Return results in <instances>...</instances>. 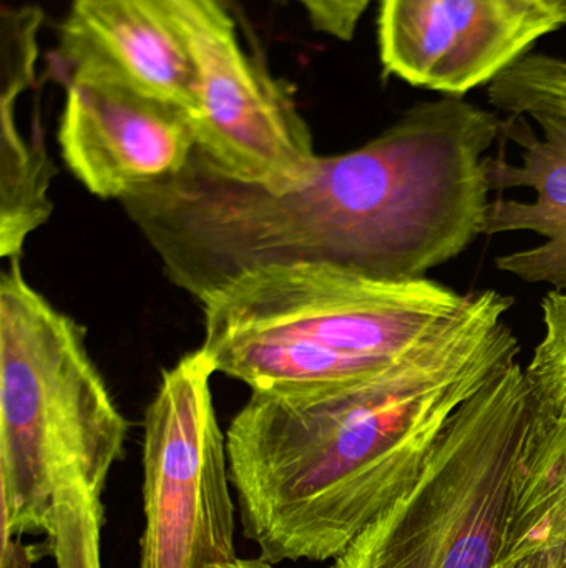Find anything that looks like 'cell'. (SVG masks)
<instances>
[{
	"label": "cell",
	"instance_id": "obj_1",
	"mask_svg": "<svg viewBox=\"0 0 566 568\" xmlns=\"http://www.w3.org/2000/svg\"><path fill=\"white\" fill-rule=\"evenodd\" d=\"M521 349L464 369L251 390L226 433L243 534L271 564L341 556L421 476L459 407Z\"/></svg>",
	"mask_w": 566,
	"mask_h": 568
},
{
	"label": "cell",
	"instance_id": "obj_2",
	"mask_svg": "<svg viewBox=\"0 0 566 568\" xmlns=\"http://www.w3.org/2000/svg\"><path fill=\"white\" fill-rule=\"evenodd\" d=\"M199 349L251 390L444 374L521 346L495 290L389 282L325 265L239 275L205 303Z\"/></svg>",
	"mask_w": 566,
	"mask_h": 568
},
{
	"label": "cell",
	"instance_id": "obj_3",
	"mask_svg": "<svg viewBox=\"0 0 566 568\" xmlns=\"http://www.w3.org/2000/svg\"><path fill=\"white\" fill-rule=\"evenodd\" d=\"M128 423L85 329L9 260L0 278L2 547L45 537L55 568H103V493Z\"/></svg>",
	"mask_w": 566,
	"mask_h": 568
},
{
	"label": "cell",
	"instance_id": "obj_4",
	"mask_svg": "<svg viewBox=\"0 0 566 568\" xmlns=\"http://www.w3.org/2000/svg\"><path fill=\"white\" fill-rule=\"evenodd\" d=\"M527 420V373L515 359L459 407L414 486L332 568H494Z\"/></svg>",
	"mask_w": 566,
	"mask_h": 568
},
{
	"label": "cell",
	"instance_id": "obj_5",
	"mask_svg": "<svg viewBox=\"0 0 566 568\" xmlns=\"http://www.w3.org/2000/svg\"><path fill=\"white\" fill-rule=\"evenodd\" d=\"M202 349L163 373L145 413L140 568H205L235 559L226 436Z\"/></svg>",
	"mask_w": 566,
	"mask_h": 568
},
{
	"label": "cell",
	"instance_id": "obj_6",
	"mask_svg": "<svg viewBox=\"0 0 566 568\" xmlns=\"http://www.w3.org/2000/svg\"><path fill=\"white\" fill-rule=\"evenodd\" d=\"M196 72V152L223 175L282 186L318 153L291 92L243 49L223 0H168Z\"/></svg>",
	"mask_w": 566,
	"mask_h": 568
},
{
	"label": "cell",
	"instance_id": "obj_7",
	"mask_svg": "<svg viewBox=\"0 0 566 568\" xmlns=\"http://www.w3.org/2000/svg\"><path fill=\"white\" fill-rule=\"evenodd\" d=\"M558 29L554 17L525 0H381L379 55L388 75L465 97Z\"/></svg>",
	"mask_w": 566,
	"mask_h": 568
},
{
	"label": "cell",
	"instance_id": "obj_8",
	"mask_svg": "<svg viewBox=\"0 0 566 568\" xmlns=\"http://www.w3.org/2000/svg\"><path fill=\"white\" fill-rule=\"evenodd\" d=\"M63 162L92 195L125 200L179 175L196 150L186 110L102 77L66 79Z\"/></svg>",
	"mask_w": 566,
	"mask_h": 568
},
{
	"label": "cell",
	"instance_id": "obj_9",
	"mask_svg": "<svg viewBox=\"0 0 566 568\" xmlns=\"http://www.w3.org/2000/svg\"><path fill=\"white\" fill-rule=\"evenodd\" d=\"M56 59L65 80H115L195 115V67L168 0H72Z\"/></svg>",
	"mask_w": 566,
	"mask_h": 568
},
{
	"label": "cell",
	"instance_id": "obj_10",
	"mask_svg": "<svg viewBox=\"0 0 566 568\" xmlns=\"http://www.w3.org/2000/svg\"><path fill=\"white\" fill-rule=\"evenodd\" d=\"M502 132L517 143L518 162L501 153L485 159V175L492 192L527 189L532 200L498 196L488 206L484 235L531 232L544 243L515 250L495 260L502 273L528 284L566 286V119L532 116L541 132H535L524 116H508Z\"/></svg>",
	"mask_w": 566,
	"mask_h": 568
},
{
	"label": "cell",
	"instance_id": "obj_11",
	"mask_svg": "<svg viewBox=\"0 0 566 568\" xmlns=\"http://www.w3.org/2000/svg\"><path fill=\"white\" fill-rule=\"evenodd\" d=\"M528 420L512 486L502 557L547 554L566 568V379L525 367Z\"/></svg>",
	"mask_w": 566,
	"mask_h": 568
},
{
	"label": "cell",
	"instance_id": "obj_12",
	"mask_svg": "<svg viewBox=\"0 0 566 568\" xmlns=\"http://www.w3.org/2000/svg\"><path fill=\"white\" fill-rule=\"evenodd\" d=\"M35 75L20 70L0 72V255L22 256L27 239L49 222L52 160L37 126L27 136L17 122L20 97L33 85Z\"/></svg>",
	"mask_w": 566,
	"mask_h": 568
},
{
	"label": "cell",
	"instance_id": "obj_13",
	"mask_svg": "<svg viewBox=\"0 0 566 568\" xmlns=\"http://www.w3.org/2000/svg\"><path fill=\"white\" fill-rule=\"evenodd\" d=\"M541 310L544 331L528 366L566 379V286L545 294Z\"/></svg>",
	"mask_w": 566,
	"mask_h": 568
},
{
	"label": "cell",
	"instance_id": "obj_14",
	"mask_svg": "<svg viewBox=\"0 0 566 568\" xmlns=\"http://www.w3.org/2000/svg\"><path fill=\"white\" fill-rule=\"evenodd\" d=\"M318 32L348 42L372 0H295Z\"/></svg>",
	"mask_w": 566,
	"mask_h": 568
},
{
	"label": "cell",
	"instance_id": "obj_15",
	"mask_svg": "<svg viewBox=\"0 0 566 568\" xmlns=\"http://www.w3.org/2000/svg\"><path fill=\"white\" fill-rule=\"evenodd\" d=\"M494 568H550V562L544 552H518L502 557Z\"/></svg>",
	"mask_w": 566,
	"mask_h": 568
},
{
	"label": "cell",
	"instance_id": "obj_16",
	"mask_svg": "<svg viewBox=\"0 0 566 568\" xmlns=\"http://www.w3.org/2000/svg\"><path fill=\"white\" fill-rule=\"evenodd\" d=\"M525 2L534 3L542 10L554 17L555 22L560 29H566V0H525Z\"/></svg>",
	"mask_w": 566,
	"mask_h": 568
},
{
	"label": "cell",
	"instance_id": "obj_17",
	"mask_svg": "<svg viewBox=\"0 0 566 568\" xmlns=\"http://www.w3.org/2000/svg\"><path fill=\"white\" fill-rule=\"evenodd\" d=\"M275 564L268 562V560L258 557V559H241V557H235V559L226 560V562L213 564L205 568H275Z\"/></svg>",
	"mask_w": 566,
	"mask_h": 568
}]
</instances>
